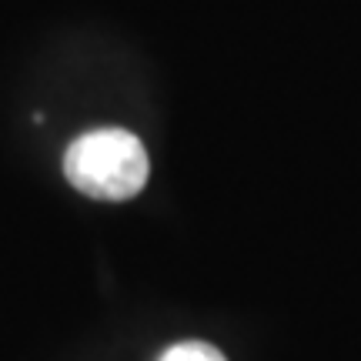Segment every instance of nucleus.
Instances as JSON below:
<instances>
[{
    "instance_id": "nucleus-1",
    "label": "nucleus",
    "mask_w": 361,
    "mask_h": 361,
    "mask_svg": "<svg viewBox=\"0 0 361 361\" xmlns=\"http://www.w3.org/2000/svg\"><path fill=\"white\" fill-rule=\"evenodd\" d=\"M64 174L94 201H130L144 191L151 161L137 134L124 128H97L67 147Z\"/></svg>"
},
{
    "instance_id": "nucleus-2",
    "label": "nucleus",
    "mask_w": 361,
    "mask_h": 361,
    "mask_svg": "<svg viewBox=\"0 0 361 361\" xmlns=\"http://www.w3.org/2000/svg\"><path fill=\"white\" fill-rule=\"evenodd\" d=\"M161 361H228L214 345L207 341H180V345H171Z\"/></svg>"
}]
</instances>
